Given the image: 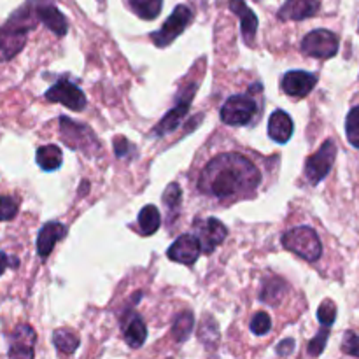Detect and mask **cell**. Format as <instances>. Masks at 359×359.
I'll return each mask as SVG.
<instances>
[{
    "instance_id": "19",
    "label": "cell",
    "mask_w": 359,
    "mask_h": 359,
    "mask_svg": "<svg viewBox=\"0 0 359 359\" xmlns=\"http://www.w3.org/2000/svg\"><path fill=\"white\" fill-rule=\"evenodd\" d=\"M123 328H125V340L132 349H139L144 346L147 339V328L139 314H130L123 318Z\"/></svg>"
},
{
    "instance_id": "8",
    "label": "cell",
    "mask_w": 359,
    "mask_h": 359,
    "mask_svg": "<svg viewBox=\"0 0 359 359\" xmlns=\"http://www.w3.org/2000/svg\"><path fill=\"white\" fill-rule=\"evenodd\" d=\"M302 51L314 58H332L339 51V37L330 30H314L302 41Z\"/></svg>"
},
{
    "instance_id": "28",
    "label": "cell",
    "mask_w": 359,
    "mask_h": 359,
    "mask_svg": "<svg viewBox=\"0 0 359 359\" xmlns=\"http://www.w3.org/2000/svg\"><path fill=\"white\" fill-rule=\"evenodd\" d=\"M318 318H319V323H321L323 326L333 325V323H335V318H337L335 304H333L332 300L323 302L321 307H319V311H318Z\"/></svg>"
},
{
    "instance_id": "10",
    "label": "cell",
    "mask_w": 359,
    "mask_h": 359,
    "mask_svg": "<svg viewBox=\"0 0 359 359\" xmlns=\"http://www.w3.org/2000/svg\"><path fill=\"white\" fill-rule=\"evenodd\" d=\"M195 228H196V233H198L196 235V238H198L202 252H207V255H210V252H212L228 235L226 226H224L221 221H217L216 217H209V219L198 221V223L195 224Z\"/></svg>"
},
{
    "instance_id": "13",
    "label": "cell",
    "mask_w": 359,
    "mask_h": 359,
    "mask_svg": "<svg viewBox=\"0 0 359 359\" xmlns=\"http://www.w3.org/2000/svg\"><path fill=\"white\" fill-rule=\"evenodd\" d=\"M37 335H35L34 328L28 325L16 326V330L11 335V358H34V346Z\"/></svg>"
},
{
    "instance_id": "24",
    "label": "cell",
    "mask_w": 359,
    "mask_h": 359,
    "mask_svg": "<svg viewBox=\"0 0 359 359\" xmlns=\"http://www.w3.org/2000/svg\"><path fill=\"white\" fill-rule=\"evenodd\" d=\"M53 344H55L60 353L72 354L79 347V339L70 330H56L53 333Z\"/></svg>"
},
{
    "instance_id": "17",
    "label": "cell",
    "mask_w": 359,
    "mask_h": 359,
    "mask_svg": "<svg viewBox=\"0 0 359 359\" xmlns=\"http://www.w3.org/2000/svg\"><path fill=\"white\" fill-rule=\"evenodd\" d=\"M293 119H291V116L287 112L276 111L270 116L269 135L272 140H276L279 144H286L291 139V135H293Z\"/></svg>"
},
{
    "instance_id": "33",
    "label": "cell",
    "mask_w": 359,
    "mask_h": 359,
    "mask_svg": "<svg viewBox=\"0 0 359 359\" xmlns=\"http://www.w3.org/2000/svg\"><path fill=\"white\" fill-rule=\"evenodd\" d=\"M342 349H344V353L351 354V356H354V358H359V335L347 333L346 339H344Z\"/></svg>"
},
{
    "instance_id": "30",
    "label": "cell",
    "mask_w": 359,
    "mask_h": 359,
    "mask_svg": "<svg viewBox=\"0 0 359 359\" xmlns=\"http://www.w3.org/2000/svg\"><path fill=\"white\" fill-rule=\"evenodd\" d=\"M328 337H330V332H328V326H326V328H323L321 332L311 340V344H309V354H311V356H319V354L325 351L326 342H328Z\"/></svg>"
},
{
    "instance_id": "4",
    "label": "cell",
    "mask_w": 359,
    "mask_h": 359,
    "mask_svg": "<svg viewBox=\"0 0 359 359\" xmlns=\"http://www.w3.org/2000/svg\"><path fill=\"white\" fill-rule=\"evenodd\" d=\"M60 132H62V140L69 147L76 151H83L86 154H95L100 147L97 137L93 135L88 126L79 125V123L72 121L69 118H60Z\"/></svg>"
},
{
    "instance_id": "16",
    "label": "cell",
    "mask_w": 359,
    "mask_h": 359,
    "mask_svg": "<svg viewBox=\"0 0 359 359\" xmlns=\"http://www.w3.org/2000/svg\"><path fill=\"white\" fill-rule=\"evenodd\" d=\"M67 230L62 223H46L41 228L37 237V252L42 259L48 258L51 255L53 248L56 245V242L62 241L65 237Z\"/></svg>"
},
{
    "instance_id": "20",
    "label": "cell",
    "mask_w": 359,
    "mask_h": 359,
    "mask_svg": "<svg viewBox=\"0 0 359 359\" xmlns=\"http://www.w3.org/2000/svg\"><path fill=\"white\" fill-rule=\"evenodd\" d=\"M188 109H189V98L188 100H184V102H181V104L175 105V107L172 109V111L168 112L163 119H161L160 125H158L156 130H154V133L160 137V135H165V133H168V132H172V130L177 128L179 123L182 121V118H184L186 112H188Z\"/></svg>"
},
{
    "instance_id": "5",
    "label": "cell",
    "mask_w": 359,
    "mask_h": 359,
    "mask_svg": "<svg viewBox=\"0 0 359 359\" xmlns=\"http://www.w3.org/2000/svg\"><path fill=\"white\" fill-rule=\"evenodd\" d=\"M256 102L249 95H233L221 107V119L226 125L244 126L256 116Z\"/></svg>"
},
{
    "instance_id": "7",
    "label": "cell",
    "mask_w": 359,
    "mask_h": 359,
    "mask_svg": "<svg viewBox=\"0 0 359 359\" xmlns=\"http://www.w3.org/2000/svg\"><path fill=\"white\" fill-rule=\"evenodd\" d=\"M337 158V146L333 140H326L321 146V149L316 154H312L305 163V175H307L311 184H318L332 170L333 163Z\"/></svg>"
},
{
    "instance_id": "3",
    "label": "cell",
    "mask_w": 359,
    "mask_h": 359,
    "mask_svg": "<svg viewBox=\"0 0 359 359\" xmlns=\"http://www.w3.org/2000/svg\"><path fill=\"white\" fill-rule=\"evenodd\" d=\"M284 248L293 251L307 262H318L323 255V245L318 233L309 226H298L286 231L283 237Z\"/></svg>"
},
{
    "instance_id": "37",
    "label": "cell",
    "mask_w": 359,
    "mask_h": 359,
    "mask_svg": "<svg viewBox=\"0 0 359 359\" xmlns=\"http://www.w3.org/2000/svg\"><path fill=\"white\" fill-rule=\"evenodd\" d=\"M39 2H49V0H39Z\"/></svg>"
},
{
    "instance_id": "14",
    "label": "cell",
    "mask_w": 359,
    "mask_h": 359,
    "mask_svg": "<svg viewBox=\"0 0 359 359\" xmlns=\"http://www.w3.org/2000/svg\"><path fill=\"white\" fill-rule=\"evenodd\" d=\"M35 14H37V20H41L58 37H63L67 34V30H69V21H67V18L53 4L39 2L35 6Z\"/></svg>"
},
{
    "instance_id": "25",
    "label": "cell",
    "mask_w": 359,
    "mask_h": 359,
    "mask_svg": "<svg viewBox=\"0 0 359 359\" xmlns=\"http://www.w3.org/2000/svg\"><path fill=\"white\" fill-rule=\"evenodd\" d=\"M193 325H195V319H193L191 312H181V314L175 318L174 328H172V333H174V339L177 342H184V340L189 339L193 332Z\"/></svg>"
},
{
    "instance_id": "27",
    "label": "cell",
    "mask_w": 359,
    "mask_h": 359,
    "mask_svg": "<svg viewBox=\"0 0 359 359\" xmlns=\"http://www.w3.org/2000/svg\"><path fill=\"white\" fill-rule=\"evenodd\" d=\"M346 132H347V139H349V142L359 149V105L358 107L351 109V112L347 114Z\"/></svg>"
},
{
    "instance_id": "6",
    "label": "cell",
    "mask_w": 359,
    "mask_h": 359,
    "mask_svg": "<svg viewBox=\"0 0 359 359\" xmlns=\"http://www.w3.org/2000/svg\"><path fill=\"white\" fill-rule=\"evenodd\" d=\"M193 13L188 6H177L174 9V13L168 16V20L165 21L163 27L158 32H154L151 37H153V42L158 46V48H165L170 42L175 41V37L182 34L186 30V27L191 21Z\"/></svg>"
},
{
    "instance_id": "2",
    "label": "cell",
    "mask_w": 359,
    "mask_h": 359,
    "mask_svg": "<svg viewBox=\"0 0 359 359\" xmlns=\"http://www.w3.org/2000/svg\"><path fill=\"white\" fill-rule=\"evenodd\" d=\"M35 6L34 0L21 7L7 20V23L0 28V62H7L23 49L27 44V35L35 27Z\"/></svg>"
},
{
    "instance_id": "32",
    "label": "cell",
    "mask_w": 359,
    "mask_h": 359,
    "mask_svg": "<svg viewBox=\"0 0 359 359\" xmlns=\"http://www.w3.org/2000/svg\"><path fill=\"white\" fill-rule=\"evenodd\" d=\"M181 196H182V191L181 188H179L175 182H172L170 186H168L167 189H165L163 193V202L167 203L170 209H175V207L179 205V202H181Z\"/></svg>"
},
{
    "instance_id": "12",
    "label": "cell",
    "mask_w": 359,
    "mask_h": 359,
    "mask_svg": "<svg viewBox=\"0 0 359 359\" xmlns=\"http://www.w3.org/2000/svg\"><path fill=\"white\" fill-rule=\"evenodd\" d=\"M318 84V77L311 72H304V70H291L283 77V90L291 97H307Z\"/></svg>"
},
{
    "instance_id": "21",
    "label": "cell",
    "mask_w": 359,
    "mask_h": 359,
    "mask_svg": "<svg viewBox=\"0 0 359 359\" xmlns=\"http://www.w3.org/2000/svg\"><path fill=\"white\" fill-rule=\"evenodd\" d=\"M37 163L42 170L46 172H53L56 168H60L63 161V154L62 149L56 146H42L37 149Z\"/></svg>"
},
{
    "instance_id": "26",
    "label": "cell",
    "mask_w": 359,
    "mask_h": 359,
    "mask_svg": "<svg viewBox=\"0 0 359 359\" xmlns=\"http://www.w3.org/2000/svg\"><path fill=\"white\" fill-rule=\"evenodd\" d=\"M283 294H284L283 280L272 279V280H269V283L265 284V290L262 291L259 298H262L263 302H266L269 305H276L277 302L283 298Z\"/></svg>"
},
{
    "instance_id": "18",
    "label": "cell",
    "mask_w": 359,
    "mask_h": 359,
    "mask_svg": "<svg viewBox=\"0 0 359 359\" xmlns=\"http://www.w3.org/2000/svg\"><path fill=\"white\" fill-rule=\"evenodd\" d=\"M230 9L241 18L242 23V35H244L245 42H252L256 37V30H258V18L248 7V4L244 0H230Z\"/></svg>"
},
{
    "instance_id": "23",
    "label": "cell",
    "mask_w": 359,
    "mask_h": 359,
    "mask_svg": "<svg viewBox=\"0 0 359 359\" xmlns=\"http://www.w3.org/2000/svg\"><path fill=\"white\" fill-rule=\"evenodd\" d=\"M133 13L142 20H154L161 13L163 0H128Z\"/></svg>"
},
{
    "instance_id": "15",
    "label": "cell",
    "mask_w": 359,
    "mask_h": 359,
    "mask_svg": "<svg viewBox=\"0 0 359 359\" xmlns=\"http://www.w3.org/2000/svg\"><path fill=\"white\" fill-rule=\"evenodd\" d=\"M319 0H286L279 11L280 20L302 21L318 14Z\"/></svg>"
},
{
    "instance_id": "11",
    "label": "cell",
    "mask_w": 359,
    "mask_h": 359,
    "mask_svg": "<svg viewBox=\"0 0 359 359\" xmlns=\"http://www.w3.org/2000/svg\"><path fill=\"white\" fill-rule=\"evenodd\" d=\"M202 255V248L195 235H182L168 249V258L182 265H193Z\"/></svg>"
},
{
    "instance_id": "34",
    "label": "cell",
    "mask_w": 359,
    "mask_h": 359,
    "mask_svg": "<svg viewBox=\"0 0 359 359\" xmlns=\"http://www.w3.org/2000/svg\"><path fill=\"white\" fill-rule=\"evenodd\" d=\"M293 349H294L293 340H290V339L283 340V342L277 346V354H279V356H290V354L293 353Z\"/></svg>"
},
{
    "instance_id": "31",
    "label": "cell",
    "mask_w": 359,
    "mask_h": 359,
    "mask_svg": "<svg viewBox=\"0 0 359 359\" xmlns=\"http://www.w3.org/2000/svg\"><path fill=\"white\" fill-rule=\"evenodd\" d=\"M18 214V202L11 196H0V221L13 219Z\"/></svg>"
},
{
    "instance_id": "9",
    "label": "cell",
    "mask_w": 359,
    "mask_h": 359,
    "mask_svg": "<svg viewBox=\"0 0 359 359\" xmlns=\"http://www.w3.org/2000/svg\"><path fill=\"white\" fill-rule=\"evenodd\" d=\"M46 98L49 102H58V104L67 105L70 111H83L86 107V97L83 91L74 83L67 79H60L55 86L46 91Z\"/></svg>"
},
{
    "instance_id": "1",
    "label": "cell",
    "mask_w": 359,
    "mask_h": 359,
    "mask_svg": "<svg viewBox=\"0 0 359 359\" xmlns=\"http://www.w3.org/2000/svg\"><path fill=\"white\" fill-rule=\"evenodd\" d=\"M262 175L252 161L237 153H224L214 158L202 170L198 188L216 198L248 195L258 188Z\"/></svg>"
},
{
    "instance_id": "22",
    "label": "cell",
    "mask_w": 359,
    "mask_h": 359,
    "mask_svg": "<svg viewBox=\"0 0 359 359\" xmlns=\"http://www.w3.org/2000/svg\"><path fill=\"white\" fill-rule=\"evenodd\" d=\"M161 224L160 210L154 205H146L139 214V226L144 235H153L156 233L158 228Z\"/></svg>"
},
{
    "instance_id": "36",
    "label": "cell",
    "mask_w": 359,
    "mask_h": 359,
    "mask_svg": "<svg viewBox=\"0 0 359 359\" xmlns=\"http://www.w3.org/2000/svg\"><path fill=\"white\" fill-rule=\"evenodd\" d=\"M7 266H9V258H7L6 252H0V276L6 272Z\"/></svg>"
},
{
    "instance_id": "35",
    "label": "cell",
    "mask_w": 359,
    "mask_h": 359,
    "mask_svg": "<svg viewBox=\"0 0 359 359\" xmlns=\"http://www.w3.org/2000/svg\"><path fill=\"white\" fill-rule=\"evenodd\" d=\"M130 146V142L126 139H123V137H118V139L114 140V147H116V154H118L119 158H125L126 153H128V149L126 147Z\"/></svg>"
},
{
    "instance_id": "29",
    "label": "cell",
    "mask_w": 359,
    "mask_h": 359,
    "mask_svg": "<svg viewBox=\"0 0 359 359\" xmlns=\"http://www.w3.org/2000/svg\"><path fill=\"white\" fill-rule=\"evenodd\" d=\"M270 328H272V321H270L269 314H265V312H258V314L252 318L251 332L255 333V335H265V333L270 332Z\"/></svg>"
}]
</instances>
